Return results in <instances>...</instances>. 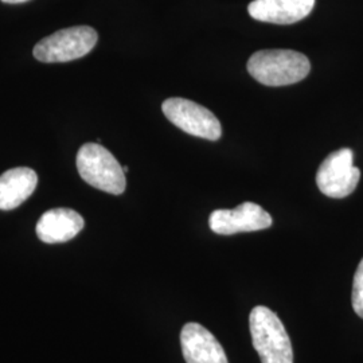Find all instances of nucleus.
<instances>
[{"label":"nucleus","instance_id":"obj_13","mask_svg":"<svg viewBox=\"0 0 363 363\" xmlns=\"http://www.w3.org/2000/svg\"><path fill=\"white\" fill-rule=\"evenodd\" d=\"M3 3H9V4H19V3H26L28 0H1Z\"/></svg>","mask_w":363,"mask_h":363},{"label":"nucleus","instance_id":"obj_6","mask_svg":"<svg viewBox=\"0 0 363 363\" xmlns=\"http://www.w3.org/2000/svg\"><path fill=\"white\" fill-rule=\"evenodd\" d=\"M359 178L361 171L354 166V152L350 148H342L322 162L316 172V184L325 196L340 199L357 189Z\"/></svg>","mask_w":363,"mask_h":363},{"label":"nucleus","instance_id":"obj_2","mask_svg":"<svg viewBox=\"0 0 363 363\" xmlns=\"http://www.w3.org/2000/svg\"><path fill=\"white\" fill-rule=\"evenodd\" d=\"M253 347L262 363H294V351L286 327L268 307L257 306L249 316Z\"/></svg>","mask_w":363,"mask_h":363},{"label":"nucleus","instance_id":"obj_10","mask_svg":"<svg viewBox=\"0 0 363 363\" xmlns=\"http://www.w3.org/2000/svg\"><path fill=\"white\" fill-rule=\"evenodd\" d=\"M85 220L72 208H52L39 218L35 232L45 244H62L73 240L82 229Z\"/></svg>","mask_w":363,"mask_h":363},{"label":"nucleus","instance_id":"obj_5","mask_svg":"<svg viewBox=\"0 0 363 363\" xmlns=\"http://www.w3.org/2000/svg\"><path fill=\"white\" fill-rule=\"evenodd\" d=\"M162 111L175 127L189 135L211 142L218 140L222 135L220 120L208 108L194 101L172 97L162 104Z\"/></svg>","mask_w":363,"mask_h":363},{"label":"nucleus","instance_id":"obj_3","mask_svg":"<svg viewBox=\"0 0 363 363\" xmlns=\"http://www.w3.org/2000/svg\"><path fill=\"white\" fill-rule=\"evenodd\" d=\"M77 169L79 177L97 190L113 195L125 191L124 169L116 157L100 144L86 143L79 148Z\"/></svg>","mask_w":363,"mask_h":363},{"label":"nucleus","instance_id":"obj_12","mask_svg":"<svg viewBox=\"0 0 363 363\" xmlns=\"http://www.w3.org/2000/svg\"><path fill=\"white\" fill-rule=\"evenodd\" d=\"M352 308L355 313L363 319V259H361L352 283Z\"/></svg>","mask_w":363,"mask_h":363},{"label":"nucleus","instance_id":"obj_11","mask_svg":"<svg viewBox=\"0 0 363 363\" xmlns=\"http://www.w3.org/2000/svg\"><path fill=\"white\" fill-rule=\"evenodd\" d=\"M38 175L28 167L9 169L0 175V210L21 206L35 191Z\"/></svg>","mask_w":363,"mask_h":363},{"label":"nucleus","instance_id":"obj_7","mask_svg":"<svg viewBox=\"0 0 363 363\" xmlns=\"http://www.w3.org/2000/svg\"><path fill=\"white\" fill-rule=\"evenodd\" d=\"M272 223L271 214L253 202H244L233 210L218 208L208 217L210 229L220 235L264 230Z\"/></svg>","mask_w":363,"mask_h":363},{"label":"nucleus","instance_id":"obj_1","mask_svg":"<svg viewBox=\"0 0 363 363\" xmlns=\"http://www.w3.org/2000/svg\"><path fill=\"white\" fill-rule=\"evenodd\" d=\"M310 60L295 50H259L247 61V72L267 86H286L308 76Z\"/></svg>","mask_w":363,"mask_h":363},{"label":"nucleus","instance_id":"obj_8","mask_svg":"<svg viewBox=\"0 0 363 363\" xmlns=\"http://www.w3.org/2000/svg\"><path fill=\"white\" fill-rule=\"evenodd\" d=\"M181 346L187 363H229L217 337L199 323L183 325Z\"/></svg>","mask_w":363,"mask_h":363},{"label":"nucleus","instance_id":"obj_4","mask_svg":"<svg viewBox=\"0 0 363 363\" xmlns=\"http://www.w3.org/2000/svg\"><path fill=\"white\" fill-rule=\"evenodd\" d=\"M97 31L91 26L67 27L35 45L33 55L43 64L70 62L85 57L97 45Z\"/></svg>","mask_w":363,"mask_h":363},{"label":"nucleus","instance_id":"obj_9","mask_svg":"<svg viewBox=\"0 0 363 363\" xmlns=\"http://www.w3.org/2000/svg\"><path fill=\"white\" fill-rule=\"evenodd\" d=\"M315 0H253L247 6L249 15L273 25H292L311 13Z\"/></svg>","mask_w":363,"mask_h":363}]
</instances>
